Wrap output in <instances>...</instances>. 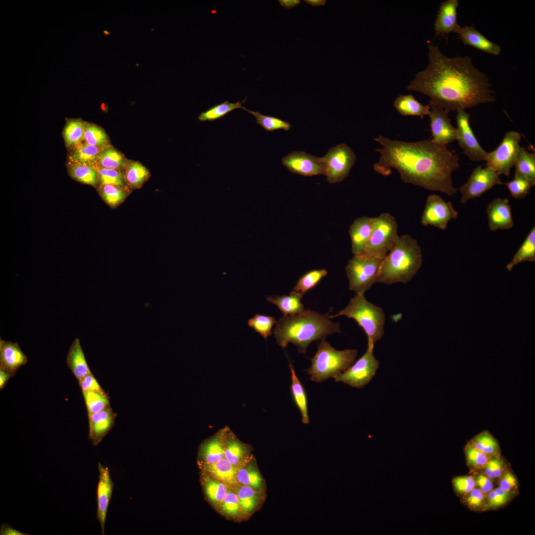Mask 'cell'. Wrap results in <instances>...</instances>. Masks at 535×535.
I'll return each instance as SVG.
<instances>
[{
	"label": "cell",
	"mask_w": 535,
	"mask_h": 535,
	"mask_svg": "<svg viewBox=\"0 0 535 535\" xmlns=\"http://www.w3.org/2000/svg\"><path fill=\"white\" fill-rule=\"evenodd\" d=\"M28 362L18 342L0 339V368L15 373Z\"/></svg>",
	"instance_id": "22"
},
{
	"label": "cell",
	"mask_w": 535,
	"mask_h": 535,
	"mask_svg": "<svg viewBox=\"0 0 535 535\" xmlns=\"http://www.w3.org/2000/svg\"><path fill=\"white\" fill-rule=\"evenodd\" d=\"M467 463L473 470H482L489 457L476 448L470 440L464 448Z\"/></svg>",
	"instance_id": "50"
},
{
	"label": "cell",
	"mask_w": 535,
	"mask_h": 535,
	"mask_svg": "<svg viewBox=\"0 0 535 535\" xmlns=\"http://www.w3.org/2000/svg\"><path fill=\"white\" fill-rule=\"evenodd\" d=\"M486 213L491 231L509 229L514 225L511 207L508 199H494L488 205Z\"/></svg>",
	"instance_id": "19"
},
{
	"label": "cell",
	"mask_w": 535,
	"mask_h": 535,
	"mask_svg": "<svg viewBox=\"0 0 535 535\" xmlns=\"http://www.w3.org/2000/svg\"><path fill=\"white\" fill-rule=\"evenodd\" d=\"M99 481L97 488V518L99 521L102 535H105V527L107 511L112 496L114 483L107 467L98 463Z\"/></svg>",
	"instance_id": "17"
},
{
	"label": "cell",
	"mask_w": 535,
	"mask_h": 535,
	"mask_svg": "<svg viewBox=\"0 0 535 535\" xmlns=\"http://www.w3.org/2000/svg\"><path fill=\"white\" fill-rule=\"evenodd\" d=\"M221 504L223 512L229 516L237 515L240 509L238 496L233 492L227 491Z\"/></svg>",
	"instance_id": "57"
},
{
	"label": "cell",
	"mask_w": 535,
	"mask_h": 535,
	"mask_svg": "<svg viewBox=\"0 0 535 535\" xmlns=\"http://www.w3.org/2000/svg\"><path fill=\"white\" fill-rule=\"evenodd\" d=\"M15 373L10 372L0 368V389L1 390L5 386L8 380L14 375Z\"/></svg>",
	"instance_id": "61"
},
{
	"label": "cell",
	"mask_w": 535,
	"mask_h": 535,
	"mask_svg": "<svg viewBox=\"0 0 535 535\" xmlns=\"http://www.w3.org/2000/svg\"><path fill=\"white\" fill-rule=\"evenodd\" d=\"M505 468V464L500 455H499L489 457L482 470L483 473L493 480L498 479Z\"/></svg>",
	"instance_id": "53"
},
{
	"label": "cell",
	"mask_w": 535,
	"mask_h": 535,
	"mask_svg": "<svg viewBox=\"0 0 535 535\" xmlns=\"http://www.w3.org/2000/svg\"><path fill=\"white\" fill-rule=\"evenodd\" d=\"M521 134L516 131L507 132L501 143L494 151L488 153L486 166L500 175L508 176L514 166L520 148Z\"/></svg>",
	"instance_id": "10"
},
{
	"label": "cell",
	"mask_w": 535,
	"mask_h": 535,
	"mask_svg": "<svg viewBox=\"0 0 535 535\" xmlns=\"http://www.w3.org/2000/svg\"><path fill=\"white\" fill-rule=\"evenodd\" d=\"M457 138L463 153L471 160H486L488 152L481 146L470 124V115L465 109L456 110Z\"/></svg>",
	"instance_id": "13"
},
{
	"label": "cell",
	"mask_w": 535,
	"mask_h": 535,
	"mask_svg": "<svg viewBox=\"0 0 535 535\" xmlns=\"http://www.w3.org/2000/svg\"><path fill=\"white\" fill-rule=\"evenodd\" d=\"M244 109L254 115L257 123L267 131L272 132L281 129L288 131L291 128V125L290 123L280 118L264 115L259 111L250 110L246 108Z\"/></svg>",
	"instance_id": "41"
},
{
	"label": "cell",
	"mask_w": 535,
	"mask_h": 535,
	"mask_svg": "<svg viewBox=\"0 0 535 535\" xmlns=\"http://www.w3.org/2000/svg\"><path fill=\"white\" fill-rule=\"evenodd\" d=\"M69 172L73 179L88 185L96 186L99 181L98 173L95 166L90 164H71Z\"/></svg>",
	"instance_id": "37"
},
{
	"label": "cell",
	"mask_w": 535,
	"mask_h": 535,
	"mask_svg": "<svg viewBox=\"0 0 535 535\" xmlns=\"http://www.w3.org/2000/svg\"><path fill=\"white\" fill-rule=\"evenodd\" d=\"M374 223V217L365 216L356 218L350 225L349 233L354 255H360L364 251L371 235Z\"/></svg>",
	"instance_id": "21"
},
{
	"label": "cell",
	"mask_w": 535,
	"mask_h": 535,
	"mask_svg": "<svg viewBox=\"0 0 535 535\" xmlns=\"http://www.w3.org/2000/svg\"><path fill=\"white\" fill-rule=\"evenodd\" d=\"M207 470L217 480L229 484H234L237 482V468L225 458L217 462L208 464Z\"/></svg>",
	"instance_id": "27"
},
{
	"label": "cell",
	"mask_w": 535,
	"mask_h": 535,
	"mask_svg": "<svg viewBox=\"0 0 535 535\" xmlns=\"http://www.w3.org/2000/svg\"><path fill=\"white\" fill-rule=\"evenodd\" d=\"M282 164L291 172L303 176H312L324 173L322 158L304 151H293L282 159Z\"/></svg>",
	"instance_id": "16"
},
{
	"label": "cell",
	"mask_w": 535,
	"mask_h": 535,
	"mask_svg": "<svg viewBox=\"0 0 535 535\" xmlns=\"http://www.w3.org/2000/svg\"><path fill=\"white\" fill-rule=\"evenodd\" d=\"M511 195L516 199H523L529 193L535 182L518 174L515 173L514 178L504 183Z\"/></svg>",
	"instance_id": "45"
},
{
	"label": "cell",
	"mask_w": 535,
	"mask_h": 535,
	"mask_svg": "<svg viewBox=\"0 0 535 535\" xmlns=\"http://www.w3.org/2000/svg\"><path fill=\"white\" fill-rule=\"evenodd\" d=\"M357 353L356 349L337 350L324 339H321L317 352L311 359V366L306 371L311 380L317 382L334 378L353 364Z\"/></svg>",
	"instance_id": "6"
},
{
	"label": "cell",
	"mask_w": 535,
	"mask_h": 535,
	"mask_svg": "<svg viewBox=\"0 0 535 535\" xmlns=\"http://www.w3.org/2000/svg\"><path fill=\"white\" fill-rule=\"evenodd\" d=\"M454 490L463 497L476 486L474 476H464L455 477L452 481Z\"/></svg>",
	"instance_id": "55"
},
{
	"label": "cell",
	"mask_w": 535,
	"mask_h": 535,
	"mask_svg": "<svg viewBox=\"0 0 535 535\" xmlns=\"http://www.w3.org/2000/svg\"><path fill=\"white\" fill-rule=\"evenodd\" d=\"M246 100V98L241 102L238 101L236 103L224 101L222 103L215 105L200 113L198 116V119L202 122L213 121L223 117L236 109H244L245 107L242 106V104Z\"/></svg>",
	"instance_id": "35"
},
{
	"label": "cell",
	"mask_w": 535,
	"mask_h": 535,
	"mask_svg": "<svg viewBox=\"0 0 535 535\" xmlns=\"http://www.w3.org/2000/svg\"><path fill=\"white\" fill-rule=\"evenodd\" d=\"M457 34L465 45L494 55L500 53L501 48L498 45L488 40L473 26H460Z\"/></svg>",
	"instance_id": "23"
},
{
	"label": "cell",
	"mask_w": 535,
	"mask_h": 535,
	"mask_svg": "<svg viewBox=\"0 0 535 535\" xmlns=\"http://www.w3.org/2000/svg\"><path fill=\"white\" fill-rule=\"evenodd\" d=\"M94 166L101 185L111 184L126 189L124 175L120 170Z\"/></svg>",
	"instance_id": "48"
},
{
	"label": "cell",
	"mask_w": 535,
	"mask_h": 535,
	"mask_svg": "<svg viewBox=\"0 0 535 535\" xmlns=\"http://www.w3.org/2000/svg\"><path fill=\"white\" fill-rule=\"evenodd\" d=\"M236 479L240 483L255 489H260L263 486V479L256 469L243 468L239 470Z\"/></svg>",
	"instance_id": "51"
},
{
	"label": "cell",
	"mask_w": 535,
	"mask_h": 535,
	"mask_svg": "<svg viewBox=\"0 0 535 535\" xmlns=\"http://www.w3.org/2000/svg\"><path fill=\"white\" fill-rule=\"evenodd\" d=\"M303 295L295 290L289 295L268 297L267 300L276 305L283 313V316L297 314L303 312L304 305L301 302Z\"/></svg>",
	"instance_id": "26"
},
{
	"label": "cell",
	"mask_w": 535,
	"mask_h": 535,
	"mask_svg": "<svg viewBox=\"0 0 535 535\" xmlns=\"http://www.w3.org/2000/svg\"><path fill=\"white\" fill-rule=\"evenodd\" d=\"M458 214L451 202L445 201L439 195L432 194L427 199L421 223L425 226L431 225L445 230L449 221L456 218Z\"/></svg>",
	"instance_id": "14"
},
{
	"label": "cell",
	"mask_w": 535,
	"mask_h": 535,
	"mask_svg": "<svg viewBox=\"0 0 535 535\" xmlns=\"http://www.w3.org/2000/svg\"><path fill=\"white\" fill-rule=\"evenodd\" d=\"M393 107L402 115L418 116L423 118L428 115L429 105L424 106L412 95H400L394 101Z\"/></svg>",
	"instance_id": "25"
},
{
	"label": "cell",
	"mask_w": 535,
	"mask_h": 535,
	"mask_svg": "<svg viewBox=\"0 0 535 535\" xmlns=\"http://www.w3.org/2000/svg\"><path fill=\"white\" fill-rule=\"evenodd\" d=\"M422 260V250L417 241L407 234L399 236L382 259L376 283H407L421 268Z\"/></svg>",
	"instance_id": "4"
},
{
	"label": "cell",
	"mask_w": 535,
	"mask_h": 535,
	"mask_svg": "<svg viewBox=\"0 0 535 535\" xmlns=\"http://www.w3.org/2000/svg\"><path fill=\"white\" fill-rule=\"evenodd\" d=\"M84 139L89 145L99 147L105 146L108 141L105 132L99 127L93 124L85 125Z\"/></svg>",
	"instance_id": "52"
},
{
	"label": "cell",
	"mask_w": 535,
	"mask_h": 535,
	"mask_svg": "<svg viewBox=\"0 0 535 535\" xmlns=\"http://www.w3.org/2000/svg\"><path fill=\"white\" fill-rule=\"evenodd\" d=\"M240 508L246 512L254 510L259 504L261 497L255 488L245 485L240 487L237 494Z\"/></svg>",
	"instance_id": "40"
},
{
	"label": "cell",
	"mask_w": 535,
	"mask_h": 535,
	"mask_svg": "<svg viewBox=\"0 0 535 535\" xmlns=\"http://www.w3.org/2000/svg\"><path fill=\"white\" fill-rule=\"evenodd\" d=\"M106 147L93 146L86 142L81 143L75 147V149L69 157L71 164L87 163L95 165L98 155Z\"/></svg>",
	"instance_id": "30"
},
{
	"label": "cell",
	"mask_w": 535,
	"mask_h": 535,
	"mask_svg": "<svg viewBox=\"0 0 535 535\" xmlns=\"http://www.w3.org/2000/svg\"><path fill=\"white\" fill-rule=\"evenodd\" d=\"M525 261H535V226L529 233L506 268L511 271L516 265Z\"/></svg>",
	"instance_id": "32"
},
{
	"label": "cell",
	"mask_w": 535,
	"mask_h": 535,
	"mask_svg": "<svg viewBox=\"0 0 535 535\" xmlns=\"http://www.w3.org/2000/svg\"><path fill=\"white\" fill-rule=\"evenodd\" d=\"M399 235L395 217L387 213L374 217L371 235L361 254L383 258L395 245Z\"/></svg>",
	"instance_id": "7"
},
{
	"label": "cell",
	"mask_w": 535,
	"mask_h": 535,
	"mask_svg": "<svg viewBox=\"0 0 535 535\" xmlns=\"http://www.w3.org/2000/svg\"><path fill=\"white\" fill-rule=\"evenodd\" d=\"M149 174L148 170L138 162H128L125 166V182L132 188L140 187L148 178Z\"/></svg>",
	"instance_id": "38"
},
{
	"label": "cell",
	"mask_w": 535,
	"mask_h": 535,
	"mask_svg": "<svg viewBox=\"0 0 535 535\" xmlns=\"http://www.w3.org/2000/svg\"><path fill=\"white\" fill-rule=\"evenodd\" d=\"M515 173L535 182V155L521 147L514 164Z\"/></svg>",
	"instance_id": "33"
},
{
	"label": "cell",
	"mask_w": 535,
	"mask_h": 535,
	"mask_svg": "<svg viewBox=\"0 0 535 535\" xmlns=\"http://www.w3.org/2000/svg\"><path fill=\"white\" fill-rule=\"evenodd\" d=\"M66 363L78 380L92 373L78 338L74 339L68 350Z\"/></svg>",
	"instance_id": "24"
},
{
	"label": "cell",
	"mask_w": 535,
	"mask_h": 535,
	"mask_svg": "<svg viewBox=\"0 0 535 535\" xmlns=\"http://www.w3.org/2000/svg\"><path fill=\"white\" fill-rule=\"evenodd\" d=\"M128 162L123 155L111 147H106L98 155L94 166L99 167L120 170L125 167Z\"/></svg>",
	"instance_id": "34"
},
{
	"label": "cell",
	"mask_w": 535,
	"mask_h": 535,
	"mask_svg": "<svg viewBox=\"0 0 535 535\" xmlns=\"http://www.w3.org/2000/svg\"><path fill=\"white\" fill-rule=\"evenodd\" d=\"M374 140L381 147L375 150L380 157L374 169L378 173L387 176L393 168L406 183L449 196L456 193L452 173L459 168V159L445 146L430 139L407 142L379 135Z\"/></svg>",
	"instance_id": "2"
},
{
	"label": "cell",
	"mask_w": 535,
	"mask_h": 535,
	"mask_svg": "<svg viewBox=\"0 0 535 535\" xmlns=\"http://www.w3.org/2000/svg\"><path fill=\"white\" fill-rule=\"evenodd\" d=\"M0 535H27L28 534L23 533L13 529L8 524H2L0 529Z\"/></svg>",
	"instance_id": "60"
},
{
	"label": "cell",
	"mask_w": 535,
	"mask_h": 535,
	"mask_svg": "<svg viewBox=\"0 0 535 535\" xmlns=\"http://www.w3.org/2000/svg\"><path fill=\"white\" fill-rule=\"evenodd\" d=\"M103 34L105 35H108L110 34V32L108 30H105L103 31Z\"/></svg>",
	"instance_id": "64"
},
{
	"label": "cell",
	"mask_w": 535,
	"mask_h": 535,
	"mask_svg": "<svg viewBox=\"0 0 535 535\" xmlns=\"http://www.w3.org/2000/svg\"><path fill=\"white\" fill-rule=\"evenodd\" d=\"M289 367L291 371V390L294 401L300 411L302 422L305 424L309 423L308 412L307 399L304 388L296 375L294 368L290 362Z\"/></svg>",
	"instance_id": "29"
},
{
	"label": "cell",
	"mask_w": 535,
	"mask_h": 535,
	"mask_svg": "<svg viewBox=\"0 0 535 535\" xmlns=\"http://www.w3.org/2000/svg\"><path fill=\"white\" fill-rule=\"evenodd\" d=\"M327 274L325 269H316L309 271L303 275L298 281L294 290L303 295L314 288L324 276Z\"/></svg>",
	"instance_id": "44"
},
{
	"label": "cell",
	"mask_w": 535,
	"mask_h": 535,
	"mask_svg": "<svg viewBox=\"0 0 535 535\" xmlns=\"http://www.w3.org/2000/svg\"><path fill=\"white\" fill-rule=\"evenodd\" d=\"M499 487L500 489L513 493H517L518 481L514 474L509 469H505L498 479Z\"/></svg>",
	"instance_id": "56"
},
{
	"label": "cell",
	"mask_w": 535,
	"mask_h": 535,
	"mask_svg": "<svg viewBox=\"0 0 535 535\" xmlns=\"http://www.w3.org/2000/svg\"><path fill=\"white\" fill-rule=\"evenodd\" d=\"M344 316L353 319L365 332L368 348L374 349L375 343L384 334L385 316L382 309L367 300L365 293H356L346 308L330 318Z\"/></svg>",
	"instance_id": "5"
},
{
	"label": "cell",
	"mask_w": 535,
	"mask_h": 535,
	"mask_svg": "<svg viewBox=\"0 0 535 535\" xmlns=\"http://www.w3.org/2000/svg\"><path fill=\"white\" fill-rule=\"evenodd\" d=\"M85 125L81 120H72L68 122L64 130L63 135L67 145H79L84 139Z\"/></svg>",
	"instance_id": "43"
},
{
	"label": "cell",
	"mask_w": 535,
	"mask_h": 535,
	"mask_svg": "<svg viewBox=\"0 0 535 535\" xmlns=\"http://www.w3.org/2000/svg\"><path fill=\"white\" fill-rule=\"evenodd\" d=\"M374 349L367 348L366 353L346 371L336 375V381L344 382L358 388L364 387L374 376L379 362L373 353Z\"/></svg>",
	"instance_id": "11"
},
{
	"label": "cell",
	"mask_w": 535,
	"mask_h": 535,
	"mask_svg": "<svg viewBox=\"0 0 535 535\" xmlns=\"http://www.w3.org/2000/svg\"><path fill=\"white\" fill-rule=\"evenodd\" d=\"M204 487L206 493L209 499L215 504H221L227 492L225 484L219 482L217 480H213L207 477L205 479Z\"/></svg>",
	"instance_id": "49"
},
{
	"label": "cell",
	"mask_w": 535,
	"mask_h": 535,
	"mask_svg": "<svg viewBox=\"0 0 535 535\" xmlns=\"http://www.w3.org/2000/svg\"><path fill=\"white\" fill-rule=\"evenodd\" d=\"M304 1L313 6L325 5L327 1L326 0H304Z\"/></svg>",
	"instance_id": "63"
},
{
	"label": "cell",
	"mask_w": 535,
	"mask_h": 535,
	"mask_svg": "<svg viewBox=\"0 0 535 535\" xmlns=\"http://www.w3.org/2000/svg\"><path fill=\"white\" fill-rule=\"evenodd\" d=\"M500 174L487 167L477 166L472 172L466 183L459 188L461 193V203L464 204L468 200L480 197L484 193L495 185L503 184Z\"/></svg>",
	"instance_id": "12"
},
{
	"label": "cell",
	"mask_w": 535,
	"mask_h": 535,
	"mask_svg": "<svg viewBox=\"0 0 535 535\" xmlns=\"http://www.w3.org/2000/svg\"><path fill=\"white\" fill-rule=\"evenodd\" d=\"M356 156L347 144L341 143L330 148L322 157L324 173L330 184L344 180L349 174Z\"/></svg>",
	"instance_id": "9"
},
{
	"label": "cell",
	"mask_w": 535,
	"mask_h": 535,
	"mask_svg": "<svg viewBox=\"0 0 535 535\" xmlns=\"http://www.w3.org/2000/svg\"><path fill=\"white\" fill-rule=\"evenodd\" d=\"M458 5L457 0H447L441 3L434 23L435 37L457 33L460 27L457 19Z\"/></svg>",
	"instance_id": "20"
},
{
	"label": "cell",
	"mask_w": 535,
	"mask_h": 535,
	"mask_svg": "<svg viewBox=\"0 0 535 535\" xmlns=\"http://www.w3.org/2000/svg\"><path fill=\"white\" fill-rule=\"evenodd\" d=\"M514 494L504 491L499 487L492 489L486 494L485 503L482 511L500 508L509 503Z\"/></svg>",
	"instance_id": "42"
},
{
	"label": "cell",
	"mask_w": 535,
	"mask_h": 535,
	"mask_svg": "<svg viewBox=\"0 0 535 535\" xmlns=\"http://www.w3.org/2000/svg\"><path fill=\"white\" fill-rule=\"evenodd\" d=\"M224 429L222 430L201 445V455L208 464L214 463L224 458Z\"/></svg>",
	"instance_id": "28"
},
{
	"label": "cell",
	"mask_w": 535,
	"mask_h": 535,
	"mask_svg": "<svg viewBox=\"0 0 535 535\" xmlns=\"http://www.w3.org/2000/svg\"><path fill=\"white\" fill-rule=\"evenodd\" d=\"M116 416L110 405L88 416L89 438L94 446L98 445L113 428Z\"/></svg>",
	"instance_id": "18"
},
{
	"label": "cell",
	"mask_w": 535,
	"mask_h": 535,
	"mask_svg": "<svg viewBox=\"0 0 535 535\" xmlns=\"http://www.w3.org/2000/svg\"><path fill=\"white\" fill-rule=\"evenodd\" d=\"M78 381L82 391L88 390L106 393L92 373L86 375Z\"/></svg>",
	"instance_id": "58"
},
{
	"label": "cell",
	"mask_w": 535,
	"mask_h": 535,
	"mask_svg": "<svg viewBox=\"0 0 535 535\" xmlns=\"http://www.w3.org/2000/svg\"><path fill=\"white\" fill-rule=\"evenodd\" d=\"M476 486L484 493L486 494L494 487L492 480L488 478L484 473L478 474L474 477Z\"/></svg>",
	"instance_id": "59"
},
{
	"label": "cell",
	"mask_w": 535,
	"mask_h": 535,
	"mask_svg": "<svg viewBox=\"0 0 535 535\" xmlns=\"http://www.w3.org/2000/svg\"><path fill=\"white\" fill-rule=\"evenodd\" d=\"M428 49V64L415 74L408 90L428 96L429 104L449 112L495 101L488 77L470 57L447 56L432 44Z\"/></svg>",
	"instance_id": "1"
},
{
	"label": "cell",
	"mask_w": 535,
	"mask_h": 535,
	"mask_svg": "<svg viewBox=\"0 0 535 535\" xmlns=\"http://www.w3.org/2000/svg\"><path fill=\"white\" fill-rule=\"evenodd\" d=\"M429 105L431 141L446 146L456 140L457 130L451 124L448 117L449 111L433 104H429Z\"/></svg>",
	"instance_id": "15"
},
{
	"label": "cell",
	"mask_w": 535,
	"mask_h": 535,
	"mask_svg": "<svg viewBox=\"0 0 535 535\" xmlns=\"http://www.w3.org/2000/svg\"><path fill=\"white\" fill-rule=\"evenodd\" d=\"M382 259L364 254L354 255L345 267L349 290L361 293L370 289L376 283Z\"/></svg>",
	"instance_id": "8"
},
{
	"label": "cell",
	"mask_w": 535,
	"mask_h": 535,
	"mask_svg": "<svg viewBox=\"0 0 535 535\" xmlns=\"http://www.w3.org/2000/svg\"><path fill=\"white\" fill-rule=\"evenodd\" d=\"M88 415L98 413L110 405L109 397L106 393L97 391H82Z\"/></svg>",
	"instance_id": "39"
},
{
	"label": "cell",
	"mask_w": 535,
	"mask_h": 535,
	"mask_svg": "<svg viewBox=\"0 0 535 535\" xmlns=\"http://www.w3.org/2000/svg\"><path fill=\"white\" fill-rule=\"evenodd\" d=\"M279 4L283 7L290 9L301 3L300 0H279Z\"/></svg>",
	"instance_id": "62"
},
{
	"label": "cell",
	"mask_w": 535,
	"mask_h": 535,
	"mask_svg": "<svg viewBox=\"0 0 535 535\" xmlns=\"http://www.w3.org/2000/svg\"><path fill=\"white\" fill-rule=\"evenodd\" d=\"M470 441L476 448L489 458L500 455V449L497 440L487 430L478 434Z\"/></svg>",
	"instance_id": "36"
},
{
	"label": "cell",
	"mask_w": 535,
	"mask_h": 535,
	"mask_svg": "<svg viewBox=\"0 0 535 535\" xmlns=\"http://www.w3.org/2000/svg\"><path fill=\"white\" fill-rule=\"evenodd\" d=\"M224 458L235 465L243 457L247 450L246 445L238 440L228 429H224L223 434Z\"/></svg>",
	"instance_id": "31"
},
{
	"label": "cell",
	"mask_w": 535,
	"mask_h": 535,
	"mask_svg": "<svg viewBox=\"0 0 535 535\" xmlns=\"http://www.w3.org/2000/svg\"><path fill=\"white\" fill-rule=\"evenodd\" d=\"M276 322L274 317L256 314L254 317L248 320L247 324L267 339L272 334V327Z\"/></svg>",
	"instance_id": "47"
},
{
	"label": "cell",
	"mask_w": 535,
	"mask_h": 535,
	"mask_svg": "<svg viewBox=\"0 0 535 535\" xmlns=\"http://www.w3.org/2000/svg\"><path fill=\"white\" fill-rule=\"evenodd\" d=\"M126 189L111 185H101L100 193L104 201L110 206L114 207L120 204L127 197Z\"/></svg>",
	"instance_id": "46"
},
{
	"label": "cell",
	"mask_w": 535,
	"mask_h": 535,
	"mask_svg": "<svg viewBox=\"0 0 535 535\" xmlns=\"http://www.w3.org/2000/svg\"><path fill=\"white\" fill-rule=\"evenodd\" d=\"M486 495L476 486L469 493L462 497V501L470 509L482 511L485 503Z\"/></svg>",
	"instance_id": "54"
},
{
	"label": "cell",
	"mask_w": 535,
	"mask_h": 535,
	"mask_svg": "<svg viewBox=\"0 0 535 535\" xmlns=\"http://www.w3.org/2000/svg\"><path fill=\"white\" fill-rule=\"evenodd\" d=\"M329 314L305 310L299 314L283 316L276 322L273 330L277 343L282 348L291 343L300 353L306 354L312 342L341 332L339 323L331 321Z\"/></svg>",
	"instance_id": "3"
}]
</instances>
